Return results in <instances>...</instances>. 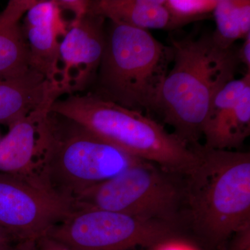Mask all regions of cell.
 Here are the masks:
<instances>
[{
  "label": "cell",
  "mask_w": 250,
  "mask_h": 250,
  "mask_svg": "<svg viewBox=\"0 0 250 250\" xmlns=\"http://www.w3.org/2000/svg\"><path fill=\"white\" fill-rule=\"evenodd\" d=\"M143 161L53 112L39 126L36 178L72 202L86 189Z\"/></svg>",
  "instance_id": "2"
},
{
  "label": "cell",
  "mask_w": 250,
  "mask_h": 250,
  "mask_svg": "<svg viewBox=\"0 0 250 250\" xmlns=\"http://www.w3.org/2000/svg\"><path fill=\"white\" fill-rule=\"evenodd\" d=\"M244 40L241 48L238 49V59L240 62L244 64L248 71H250V33Z\"/></svg>",
  "instance_id": "23"
},
{
  "label": "cell",
  "mask_w": 250,
  "mask_h": 250,
  "mask_svg": "<svg viewBox=\"0 0 250 250\" xmlns=\"http://www.w3.org/2000/svg\"><path fill=\"white\" fill-rule=\"evenodd\" d=\"M50 111L75 121L131 155L186 176L197 161L195 148L142 112L90 92L57 99Z\"/></svg>",
  "instance_id": "4"
},
{
  "label": "cell",
  "mask_w": 250,
  "mask_h": 250,
  "mask_svg": "<svg viewBox=\"0 0 250 250\" xmlns=\"http://www.w3.org/2000/svg\"><path fill=\"white\" fill-rule=\"evenodd\" d=\"M238 19L243 39L250 33V1L249 0H238Z\"/></svg>",
  "instance_id": "21"
},
{
  "label": "cell",
  "mask_w": 250,
  "mask_h": 250,
  "mask_svg": "<svg viewBox=\"0 0 250 250\" xmlns=\"http://www.w3.org/2000/svg\"><path fill=\"white\" fill-rule=\"evenodd\" d=\"M29 67L52 83H59V45L63 36L54 26H22Z\"/></svg>",
  "instance_id": "14"
},
{
  "label": "cell",
  "mask_w": 250,
  "mask_h": 250,
  "mask_svg": "<svg viewBox=\"0 0 250 250\" xmlns=\"http://www.w3.org/2000/svg\"><path fill=\"white\" fill-rule=\"evenodd\" d=\"M2 250H37L36 241L27 240L13 242Z\"/></svg>",
  "instance_id": "25"
},
{
  "label": "cell",
  "mask_w": 250,
  "mask_h": 250,
  "mask_svg": "<svg viewBox=\"0 0 250 250\" xmlns=\"http://www.w3.org/2000/svg\"><path fill=\"white\" fill-rule=\"evenodd\" d=\"M250 84V71L240 79H234L227 83L215 95L210 104L204 125L202 136L205 144H209L223 128L232 113L237 100L247 85Z\"/></svg>",
  "instance_id": "15"
},
{
  "label": "cell",
  "mask_w": 250,
  "mask_h": 250,
  "mask_svg": "<svg viewBox=\"0 0 250 250\" xmlns=\"http://www.w3.org/2000/svg\"><path fill=\"white\" fill-rule=\"evenodd\" d=\"M13 242L15 241L11 235L4 229L0 227V250H2Z\"/></svg>",
  "instance_id": "26"
},
{
  "label": "cell",
  "mask_w": 250,
  "mask_h": 250,
  "mask_svg": "<svg viewBox=\"0 0 250 250\" xmlns=\"http://www.w3.org/2000/svg\"><path fill=\"white\" fill-rule=\"evenodd\" d=\"M154 250H195L192 249L191 247L189 246L187 243L184 242L178 241L177 238L170 240V241L165 242L162 244L159 245Z\"/></svg>",
  "instance_id": "24"
},
{
  "label": "cell",
  "mask_w": 250,
  "mask_h": 250,
  "mask_svg": "<svg viewBox=\"0 0 250 250\" xmlns=\"http://www.w3.org/2000/svg\"><path fill=\"white\" fill-rule=\"evenodd\" d=\"M173 59L172 47L149 31L110 21L92 93L130 109L156 111Z\"/></svg>",
  "instance_id": "5"
},
{
  "label": "cell",
  "mask_w": 250,
  "mask_h": 250,
  "mask_svg": "<svg viewBox=\"0 0 250 250\" xmlns=\"http://www.w3.org/2000/svg\"><path fill=\"white\" fill-rule=\"evenodd\" d=\"M175 225L100 209L74 210L48 233L73 250L153 248L176 238Z\"/></svg>",
  "instance_id": "7"
},
{
  "label": "cell",
  "mask_w": 250,
  "mask_h": 250,
  "mask_svg": "<svg viewBox=\"0 0 250 250\" xmlns=\"http://www.w3.org/2000/svg\"><path fill=\"white\" fill-rule=\"evenodd\" d=\"M217 2L218 0H166L165 5L170 14L168 30L208 17L213 13Z\"/></svg>",
  "instance_id": "18"
},
{
  "label": "cell",
  "mask_w": 250,
  "mask_h": 250,
  "mask_svg": "<svg viewBox=\"0 0 250 250\" xmlns=\"http://www.w3.org/2000/svg\"><path fill=\"white\" fill-rule=\"evenodd\" d=\"M36 0H11L0 12V79L30 70L29 50L21 21Z\"/></svg>",
  "instance_id": "12"
},
{
  "label": "cell",
  "mask_w": 250,
  "mask_h": 250,
  "mask_svg": "<svg viewBox=\"0 0 250 250\" xmlns=\"http://www.w3.org/2000/svg\"><path fill=\"white\" fill-rule=\"evenodd\" d=\"M197 161L184 176V202L192 228L220 246L250 228V154L194 147Z\"/></svg>",
  "instance_id": "3"
},
{
  "label": "cell",
  "mask_w": 250,
  "mask_h": 250,
  "mask_svg": "<svg viewBox=\"0 0 250 250\" xmlns=\"http://www.w3.org/2000/svg\"><path fill=\"white\" fill-rule=\"evenodd\" d=\"M59 9L63 11H69L73 15L71 22H77L88 14L90 1L87 0H55Z\"/></svg>",
  "instance_id": "20"
},
{
  "label": "cell",
  "mask_w": 250,
  "mask_h": 250,
  "mask_svg": "<svg viewBox=\"0 0 250 250\" xmlns=\"http://www.w3.org/2000/svg\"><path fill=\"white\" fill-rule=\"evenodd\" d=\"M64 95L59 83L31 69L22 76L0 79V123L9 126L47 100Z\"/></svg>",
  "instance_id": "11"
},
{
  "label": "cell",
  "mask_w": 250,
  "mask_h": 250,
  "mask_svg": "<svg viewBox=\"0 0 250 250\" xmlns=\"http://www.w3.org/2000/svg\"><path fill=\"white\" fill-rule=\"evenodd\" d=\"M170 42L173 65L161 88L156 111L179 139L196 147L210 104L219 90L235 79L241 64L238 49L218 45L213 32Z\"/></svg>",
  "instance_id": "1"
},
{
  "label": "cell",
  "mask_w": 250,
  "mask_h": 250,
  "mask_svg": "<svg viewBox=\"0 0 250 250\" xmlns=\"http://www.w3.org/2000/svg\"><path fill=\"white\" fill-rule=\"evenodd\" d=\"M36 247L37 250H73L48 235L36 240Z\"/></svg>",
  "instance_id": "22"
},
{
  "label": "cell",
  "mask_w": 250,
  "mask_h": 250,
  "mask_svg": "<svg viewBox=\"0 0 250 250\" xmlns=\"http://www.w3.org/2000/svg\"><path fill=\"white\" fill-rule=\"evenodd\" d=\"M250 133V84L247 85L209 149L230 150L240 147Z\"/></svg>",
  "instance_id": "16"
},
{
  "label": "cell",
  "mask_w": 250,
  "mask_h": 250,
  "mask_svg": "<svg viewBox=\"0 0 250 250\" xmlns=\"http://www.w3.org/2000/svg\"><path fill=\"white\" fill-rule=\"evenodd\" d=\"M57 100H47L9 125V132L0 140V172L36 178L39 126Z\"/></svg>",
  "instance_id": "10"
},
{
  "label": "cell",
  "mask_w": 250,
  "mask_h": 250,
  "mask_svg": "<svg viewBox=\"0 0 250 250\" xmlns=\"http://www.w3.org/2000/svg\"><path fill=\"white\" fill-rule=\"evenodd\" d=\"M22 26H54L65 36L69 29V23L62 17L55 0H36L34 5L24 15Z\"/></svg>",
  "instance_id": "19"
},
{
  "label": "cell",
  "mask_w": 250,
  "mask_h": 250,
  "mask_svg": "<svg viewBox=\"0 0 250 250\" xmlns=\"http://www.w3.org/2000/svg\"><path fill=\"white\" fill-rule=\"evenodd\" d=\"M166 0H96L90 1V12L129 27L168 30L170 14Z\"/></svg>",
  "instance_id": "13"
},
{
  "label": "cell",
  "mask_w": 250,
  "mask_h": 250,
  "mask_svg": "<svg viewBox=\"0 0 250 250\" xmlns=\"http://www.w3.org/2000/svg\"><path fill=\"white\" fill-rule=\"evenodd\" d=\"M177 176L143 161L77 195L74 210H109L176 225L184 203V186Z\"/></svg>",
  "instance_id": "6"
},
{
  "label": "cell",
  "mask_w": 250,
  "mask_h": 250,
  "mask_svg": "<svg viewBox=\"0 0 250 250\" xmlns=\"http://www.w3.org/2000/svg\"><path fill=\"white\" fill-rule=\"evenodd\" d=\"M73 210L37 179L0 172V227L15 242L46 236Z\"/></svg>",
  "instance_id": "8"
},
{
  "label": "cell",
  "mask_w": 250,
  "mask_h": 250,
  "mask_svg": "<svg viewBox=\"0 0 250 250\" xmlns=\"http://www.w3.org/2000/svg\"><path fill=\"white\" fill-rule=\"evenodd\" d=\"M105 20L88 10L61 40L59 82L65 95L83 91L97 76L104 49Z\"/></svg>",
  "instance_id": "9"
},
{
  "label": "cell",
  "mask_w": 250,
  "mask_h": 250,
  "mask_svg": "<svg viewBox=\"0 0 250 250\" xmlns=\"http://www.w3.org/2000/svg\"><path fill=\"white\" fill-rule=\"evenodd\" d=\"M238 0H218L212 14L216 23L213 31L215 42L224 48L233 46L237 40L243 39L238 12Z\"/></svg>",
  "instance_id": "17"
}]
</instances>
